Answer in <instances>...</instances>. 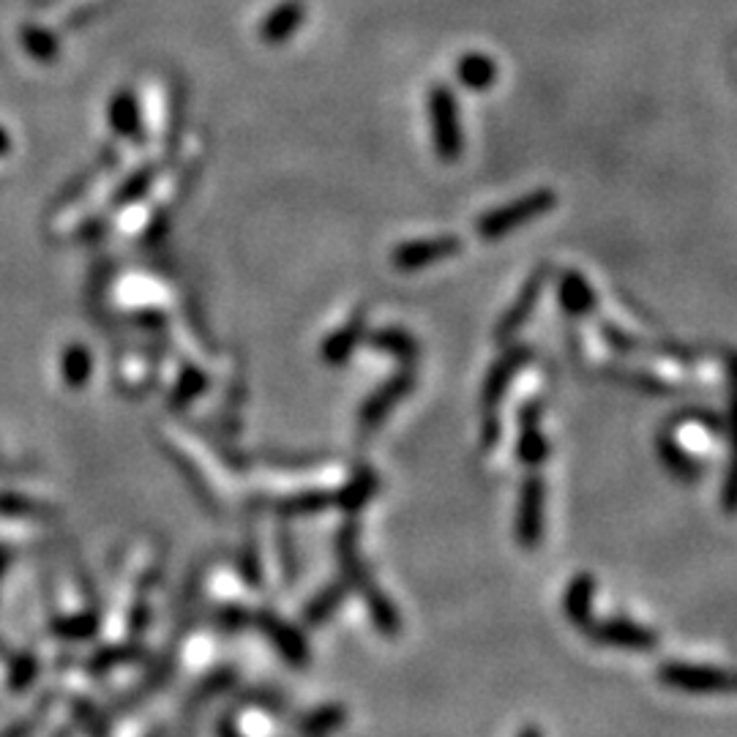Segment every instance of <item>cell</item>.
<instances>
[{
  "label": "cell",
  "instance_id": "obj_7",
  "mask_svg": "<svg viewBox=\"0 0 737 737\" xmlns=\"http://www.w3.org/2000/svg\"><path fill=\"white\" fill-rule=\"evenodd\" d=\"M546 279H549V266H541L532 271V277L527 279L521 293L516 295L514 304L508 306V311H505V315L498 320V325H494V342L498 344L511 342L514 333L519 331L527 320H530V315L536 311L538 298H541V290H543V284H546Z\"/></svg>",
  "mask_w": 737,
  "mask_h": 737
},
{
  "label": "cell",
  "instance_id": "obj_1",
  "mask_svg": "<svg viewBox=\"0 0 737 737\" xmlns=\"http://www.w3.org/2000/svg\"><path fill=\"white\" fill-rule=\"evenodd\" d=\"M532 349L527 344H514L511 349H505L498 360L489 369L487 380H483L481 389V443L487 449H494L500 438V421H498V407L503 402L505 389H508L511 380L530 364Z\"/></svg>",
  "mask_w": 737,
  "mask_h": 737
},
{
  "label": "cell",
  "instance_id": "obj_16",
  "mask_svg": "<svg viewBox=\"0 0 737 737\" xmlns=\"http://www.w3.org/2000/svg\"><path fill=\"white\" fill-rule=\"evenodd\" d=\"M262 628H266V634L271 637V642L279 648V653L287 659V664H293V666L309 664V648H306L304 637H300L295 628L284 626V623H279V621H271V617L262 623Z\"/></svg>",
  "mask_w": 737,
  "mask_h": 737
},
{
  "label": "cell",
  "instance_id": "obj_13",
  "mask_svg": "<svg viewBox=\"0 0 737 737\" xmlns=\"http://www.w3.org/2000/svg\"><path fill=\"white\" fill-rule=\"evenodd\" d=\"M413 385H416V374H413V366H407L405 372L396 374V378L391 380V383L385 385L380 394H374V400L364 407V423H366V427H374V423H378L380 418H383L385 413H389L391 407H394L396 402L402 400V396L410 394Z\"/></svg>",
  "mask_w": 737,
  "mask_h": 737
},
{
  "label": "cell",
  "instance_id": "obj_11",
  "mask_svg": "<svg viewBox=\"0 0 737 737\" xmlns=\"http://www.w3.org/2000/svg\"><path fill=\"white\" fill-rule=\"evenodd\" d=\"M726 372H729V385H732V456H729V470H726L724 492H721V505H724L726 514H737V353L726 355Z\"/></svg>",
  "mask_w": 737,
  "mask_h": 737
},
{
  "label": "cell",
  "instance_id": "obj_8",
  "mask_svg": "<svg viewBox=\"0 0 737 737\" xmlns=\"http://www.w3.org/2000/svg\"><path fill=\"white\" fill-rule=\"evenodd\" d=\"M462 251V238L456 235H438V238L427 241H413L396 249L394 262L402 271H418V268H427L432 262L449 260V257L459 255Z\"/></svg>",
  "mask_w": 737,
  "mask_h": 737
},
{
  "label": "cell",
  "instance_id": "obj_15",
  "mask_svg": "<svg viewBox=\"0 0 737 737\" xmlns=\"http://www.w3.org/2000/svg\"><path fill=\"white\" fill-rule=\"evenodd\" d=\"M456 77L465 88L487 90L498 83V63L483 52H470L456 63Z\"/></svg>",
  "mask_w": 737,
  "mask_h": 737
},
{
  "label": "cell",
  "instance_id": "obj_20",
  "mask_svg": "<svg viewBox=\"0 0 737 737\" xmlns=\"http://www.w3.org/2000/svg\"><path fill=\"white\" fill-rule=\"evenodd\" d=\"M374 344H378V347L391 349V353H396L402 360H405L407 366L416 364V358H418L416 339L407 336V333H402V331H385V333H380V336H374Z\"/></svg>",
  "mask_w": 737,
  "mask_h": 737
},
{
  "label": "cell",
  "instance_id": "obj_22",
  "mask_svg": "<svg viewBox=\"0 0 737 737\" xmlns=\"http://www.w3.org/2000/svg\"><path fill=\"white\" fill-rule=\"evenodd\" d=\"M601 333H604V339H606V344H612V349H617V353H634V349L639 347L637 344V339H631V336H626V333L623 331H617L615 325H610V322H604V325H601Z\"/></svg>",
  "mask_w": 737,
  "mask_h": 737
},
{
  "label": "cell",
  "instance_id": "obj_6",
  "mask_svg": "<svg viewBox=\"0 0 737 737\" xmlns=\"http://www.w3.org/2000/svg\"><path fill=\"white\" fill-rule=\"evenodd\" d=\"M588 634L595 644H606V648L639 650V653L659 648V634L639 626V623L626 621V617H610V621L601 623L593 621L588 626Z\"/></svg>",
  "mask_w": 737,
  "mask_h": 737
},
{
  "label": "cell",
  "instance_id": "obj_12",
  "mask_svg": "<svg viewBox=\"0 0 737 737\" xmlns=\"http://www.w3.org/2000/svg\"><path fill=\"white\" fill-rule=\"evenodd\" d=\"M557 295H561V306L568 317H588L595 309V293L582 273H563Z\"/></svg>",
  "mask_w": 737,
  "mask_h": 737
},
{
  "label": "cell",
  "instance_id": "obj_5",
  "mask_svg": "<svg viewBox=\"0 0 737 737\" xmlns=\"http://www.w3.org/2000/svg\"><path fill=\"white\" fill-rule=\"evenodd\" d=\"M543 478L538 472L521 481L519 508H516V541L525 549H536L543 538Z\"/></svg>",
  "mask_w": 737,
  "mask_h": 737
},
{
  "label": "cell",
  "instance_id": "obj_23",
  "mask_svg": "<svg viewBox=\"0 0 737 737\" xmlns=\"http://www.w3.org/2000/svg\"><path fill=\"white\" fill-rule=\"evenodd\" d=\"M34 675H36V659H20L17 664H14L12 677H9V680H12L9 686L25 688L30 680H34Z\"/></svg>",
  "mask_w": 737,
  "mask_h": 737
},
{
  "label": "cell",
  "instance_id": "obj_19",
  "mask_svg": "<svg viewBox=\"0 0 737 737\" xmlns=\"http://www.w3.org/2000/svg\"><path fill=\"white\" fill-rule=\"evenodd\" d=\"M342 721H344V708H339V704H328V708H320L311 715H306L300 729H304L306 735H325V732L336 729Z\"/></svg>",
  "mask_w": 737,
  "mask_h": 737
},
{
  "label": "cell",
  "instance_id": "obj_10",
  "mask_svg": "<svg viewBox=\"0 0 737 737\" xmlns=\"http://www.w3.org/2000/svg\"><path fill=\"white\" fill-rule=\"evenodd\" d=\"M593 595H595V579L593 574L582 572L572 579V585L566 588L563 595V610L566 617L572 621V626L588 631V626L593 623Z\"/></svg>",
  "mask_w": 737,
  "mask_h": 737
},
{
  "label": "cell",
  "instance_id": "obj_24",
  "mask_svg": "<svg viewBox=\"0 0 737 737\" xmlns=\"http://www.w3.org/2000/svg\"><path fill=\"white\" fill-rule=\"evenodd\" d=\"M519 737H543V732L538 729V726H525Z\"/></svg>",
  "mask_w": 737,
  "mask_h": 737
},
{
  "label": "cell",
  "instance_id": "obj_9",
  "mask_svg": "<svg viewBox=\"0 0 737 737\" xmlns=\"http://www.w3.org/2000/svg\"><path fill=\"white\" fill-rule=\"evenodd\" d=\"M541 416L543 405L538 400L527 402L519 410V445H516V454L525 462L530 470H536L538 465H543V459L549 456V443L546 434L541 429Z\"/></svg>",
  "mask_w": 737,
  "mask_h": 737
},
{
  "label": "cell",
  "instance_id": "obj_21",
  "mask_svg": "<svg viewBox=\"0 0 737 737\" xmlns=\"http://www.w3.org/2000/svg\"><path fill=\"white\" fill-rule=\"evenodd\" d=\"M342 601H344V588H339L336 585V588L325 590V593H322L320 599H317L315 604L306 610V621H309L311 626H322V623L333 615V610H336Z\"/></svg>",
  "mask_w": 737,
  "mask_h": 737
},
{
  "label": "cell",
  "instance_id": "obj_18",
  "mask_svg": "<svg viewBox=\"0 0 737 737\" xmlns=\"http://www.w3.org/2000/svg\"><path fill=\"white\" fill-rule=\"evenodd\" d=\"M364 595H366V604H369V612H372L374 626H378L383 634H389V637L400 634V615H396L394 604L385 599V593H380L378 588H366Z\"/></svg>",
  "mask_w": 737,
  "mask_h": 737
},
{
  "label": "cell",
  "instance_id": "obj_17",
  "mask_svg": "<svg viewBox=\"0 0 737 737\" xmlns=\"http://www.w3.org/2000/svg\"><path fill=\"white\" fill-rule=\"evenodd\" d=\"M300 20H304V3H300V0H287V3H282V7L266 20L262 34H266V39L279 41L284 39V36L293 34L300 25Z\"/></svg>",
  "mask_w": 737,
  "mask_h": 737
},
{
  "label": "cell",
  "instance_id": "obj_4",
  "mask_svg": "<svg viewBox=\"0 0 737 737\" xmlns=\"http://www.w3.org/2000/svg\"><path fill=\"white\" fill-rule=\"evenodd\" d=\"M429 115H432L434 148L443 161H456L462 156V123L459 105L449 85H432L429 90Z\"/></svg>",
  "mask_w": 737,
  "mask_h": 737
},
{
  "label": "cell",
  "instance_id": "obj_14",
  "mask_svg": "<svg viewBox=\"0 0 737 737\" xmlns=\"http://www.w3.org/2000/svg\"><path fill=\"white\" fill-rule=\"evenodd\" d=\"M659 456L666 470L675 478H680V481H697L702 476V465L670 432L659 434Z\"/></svg>",
  "mask_w": 737,
  "mask_h": 737
},
{
  "label": "cell",
  "instance_id": "obj_3",
  "mask_svg": "<svg viewBox=\"0 0 737 737\" xmlns=\"http://www.w3.org/2000/svg\"><path fill=\"white\" fill-rule=\"evenodd\" d=\"M659 680L686 693H737V672L721 666L666 661L659 666Z\"/></svg>",
  "mask_w": 737,
  "mask_h": 737
},
{
  "label": "cell",
  "instance_id": "obj_2",
  "mask_svg": "<svg viewBox=\"0 0 737 737\" xmlns=\"http://www.w3.org/2000/svg\"><path fill=\"white\" fill-rule=\"evenodd\" d=\"M555 206H557L555 192L536 189V192H530V195L519 197L516 202H508V206L494 208V211L483 213V217L478 219L476 230L483 241H498V238H503V235H508L511 230H519L521 224H527V222H532V219L549 213Z\"/></svg>",
  "mask_w": 737,
  "mask_h": 737
}]
</instances>
